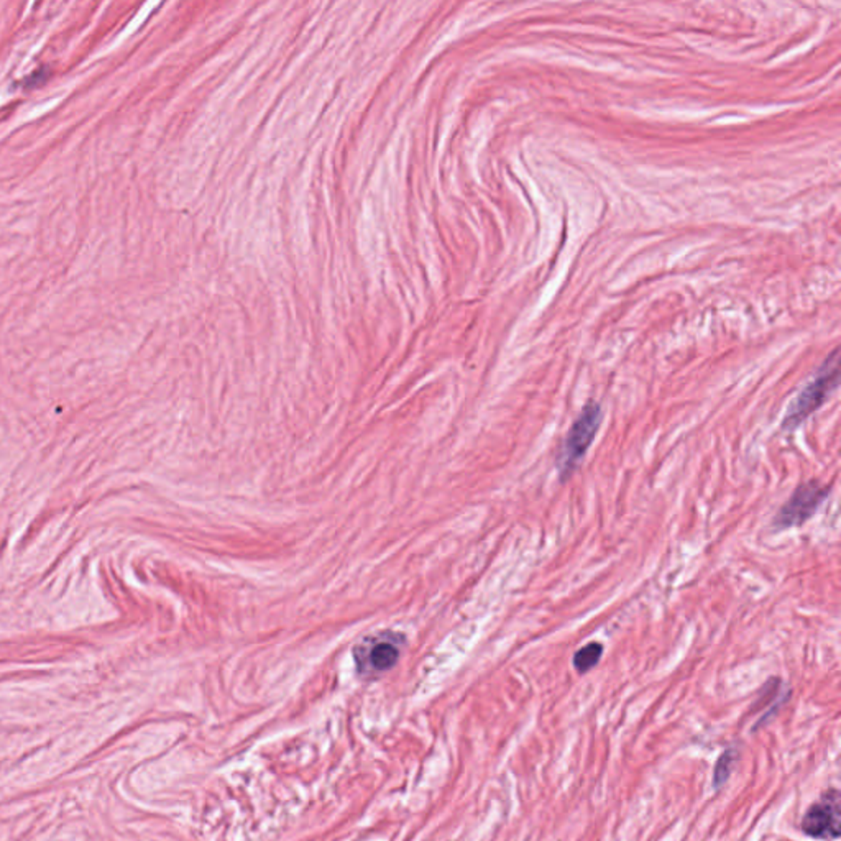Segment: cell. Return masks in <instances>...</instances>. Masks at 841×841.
I'll use <instances>...</instances> for the list:
<instances>
[{
	"mask_svg": "<svg viewBox=\"0 0 841 841\" xmlns=\"http://www.w3.org/2000/svg\"><path fill=\"white\" fill-rule=\"evenodd\" d=\"M840 385V362L838 350H835L830 357L825 360L815 379L807 383L799 395L790 403L786 416L782 420L784 431L797 429L804 420L810 418L815 411L829 401L833 391Z\"/></svg>",
	"mask_w": 841,
	"mask_h": 841,
	"instance_id": "obj_1",
	"label": "cell"
},
{
	"mask_svg": "<svg viewBox=\"0 0 841 841\" xmlns=\"http://www.w3.org/2000/svg\"><path fill=\"white\" fill-rule=\"evenodd\" d=\"M603 420V410L597 401H589L568 429L558 455V472L560 482H566L577 470L578 463L589 453Z\"/></svg>",
	"mask_w": 841,
	"mask_h": 841,
	"instance_id": "obj_2",
	"label": "cell"
},
{
	"mask_svg": "<svg viewBox=\"0 0 841 841\" xmlns=\"http://www.w3.org/2000/svg\"><path fill=\"white\" fill-rule=\"evenodd\" d=\"M830 494V486L823 485L819 480H809L800 484L792 496L779 510L778 515L772 521V526L782 531L788 527H797L805 525L812 516L819 511L823 502Z\"/></svg>",
	"mask_w": 841,
	"mask_h": 841,
	"instance_id": "obj_3",
	"label": "cell"
},
{
	"mask_svg": "<svg viewBox=\"0 0 841 841\" xmlns=\"http://www.w3.org/2000/svg\"><path fill=\"white\" fill-rule=\"evenodd\" d=\"M805 835L819 840L837 838L840 833V796L837 790L829 792L821 802L813 804L802 821Z\"/></svg>",
	"mask_w": 841,
	"mask_h": 841,
	"instance_id": "obj_4",
	"label": "cell"
},
{
	"mask_svg": "<svg viewBox=\"0 0 841 841\" xmlns=\"http://www.w3.org/2000/svg\"><path fill=\"white\" fill-rule=\"evenodd\" d=\"M400 659V642L396 638H372L355 651L358 673L377 675L387 673Z\"/></svg>",
	"mask_w": 841,
	"mask_h": 841,
	"instance_id": "obj_5",
	"label": "cell"
},
{
	"mask_svg": "<svg viewBox=\"0 0 841 841\" xmlns=\"http://www.w3.org/2000/svg\"><path fill=\"white\" fill-rule=\"evenodd\" d=\"M601 656H603L601 642H589L574 654V667L578 674L589 673L600 663Z\"/></svg>",
	"mask_w": 841,
	"mask_h": 841,
	"instance_id": "obj_6",
	"label": "cell"
},
{
	"mask_svg": "<svg viewBox=\"0 0 841 841\" xmlns=\"http://www.w3.org/2000/svg\"><path fill=\"white\" fill-rule=\"evenodd\" d=\"M736 757H738V753L735 749H728L718 759L715 766V776H714V786L715 788H720L722 784H725L728 780L731 771L735 768Z\"/></svg>",
	"mask_w": 841,
	"mask_h": 841,
	"instance_id": "obj_7",
	"label": "cell"
}]
</instances>
